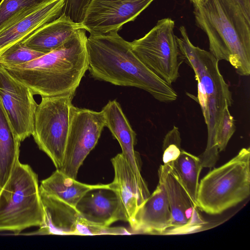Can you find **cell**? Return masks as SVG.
Segmentation results:
<instances>
[{
    "instance_id": "1",
    "label": "cell",
    "mask_w": 250,
    "mask_h": 250,
    "mask_svg": "<svg viewBox=\"0 0 250 250\" xmlns=\"http://www.w3.org/2000/svg\"><path fill=\"white\" fill-rule=\"evenodd\" d=\"M86 49L88 70L95 79L143 89L162 102L177 99L171 85L148 69L133 53L130 42L117 32L90 34Z\"/></svg>"
},
{
    "instance_id": "2",
    "label": "cell",
    "mask_w": 250,
    "mask_h": 250,
    "mask_svg": "<svg viewBox=\"0 0 250 250\" xmlns=\"http://www.w3.org/2000/svg\"><path fill=\"white\" fill-rule=\"evenodd\" d=\"M85 31L79 29L63 45L32 61L18 65H0L34 95L74 96L88 67Z\"/></svg>"
},
{
    "instance_id": "3",
    "label": "cell",
    "mask_w": 250,
    "mask_h": 250,
    "mask_svg": "<svg viewBox=\"0 0 250 250\" xmlns=\"http://www.w3.org/2000/svg\"><path fill=\"white\" fill-rule=\"evenodd\" d=\"M179 30L181 37L176 40L180 58L194 71L198 86L196 100L207 126V146L199 157L203 167L211 168L219 159L216 132L226 104L229 107L232 104V94L220 73L219 61L209 51L193 45L184 26Z\"/></svg>"
},
{
    "instance_id": "4",
    "label": "cell",
    "mask_w": 250,
    "mask_h": 250,
    "mask_svg": "<svg viewBox=\"0 0 250 250\" xmlns=\"http://www.w3.org/2000/svg\"><path fill=\"white\" fill-rule=\"evenodd\" d=\"M193 5L209 52L219 61L229 62L239 75H250V21L231 0H200Z\"/></svg>"
},
{
    "instance_id": "5",
    "label": "cell",
    "mask_w": 250,
    "mask_h": 250,
    "mask_svg": "<svg viewBox=\"0 0 250 250\" xmlns=\"http://www.w3.org/2000/svg\"><path fill=\"white\" fill-rule=\"evenodd\" d=\"M44 219L37 174L19 160L4 186L0 188V231L19 234Z\"/></svg>"
},
{
    "instance_id": "6",
    "label": "cell",
    "mask_w": 250,
    "mask_h": 250,
    "mask_svg": "<svg viewBox=\"0 0 250 250\" xmlns=\"http://www.w3.org/2000/svg\"><path fill=\"white\" fill-rule=\"evenodd\" d=\"M250 194V148H243L222 166L214 168L199 183L197 208L211 215L221 214Z\"/></svg>"
},
{
    "instance_id": "7",
    "label": "cell",
    "mask_w": 250,
    "mask_h": 250,
    "mask_svg": "<svg viewBox=\"0 0 250 250\" xmlns=\"http://www.w3.org/2000/svg\"><path fill=\"white\" fill-rule=\"evenodd\" d=\"M74 96L42 97L37 106L32 135L39 149L51 159L56 169L62 166Z\"/></svg>"
},
{
    "instance_id": "8",
    "label": "cell",
    "mask_w": 250,
    "mask_h": 250,
    "mask_svg": "<svg viewBox=\"0 0 250 250\" xmlns=\"http://www.w3.org/2000/svg\"><path fill=\"white\" fill-rule=\"evenodd\" d=\"M174 26L171 19H162L144 37L130 42L132 51L140 60L169 85L179 77L183 62Z\"/></svg>"
},
{
    "instance_id": "9",
    "label": "cell",
    "mask_w": 250,
    "mask_h": 250,
    "mask_svg": "<svg viewBox=\"0 0 250 250\" xmlns=\"http://www.w3.org/2000/svg\"><path fill=\"white\" fill-rule=\"evenodd\" d=\"M105 127L103 112L71 106L63 162L59 169L76 179L78 170Z\"/></svg>"
},
{
    "instance_id": "10",
    "label": "cell",
    "mask_w": 250,
    "mask_h": 250,
    "mask_svg": "<svg viewBox=\"0 0 250 250\" xmlns=\"http://www.w3.org/2000/svg\"><path fill=\"white\" fill-rule=\"evenodd\" d=\"M43 208V225L34 235H125L124 227H110L92 224L84 219L75 207L59 198L40 191Z\"/></svg>"
},
{
    "instance_id": "11",
    "label": "cell",
    "mask_w": 250,
    "mask_h": 250,
    "mask_svg": "<svg viewBox=\"0 0 250 250\" xmlns=\"http://www.w3.org/2000/svg\"><path fill=\"white\" fill-rule=\"evenodd\" d=\"M30 89L18 81L0 65V101L21 142L32 135L38 104Z\"/></svg>"
},
{
    "instance_id": "12",
    "label": "cell",
    "mask_w": 250,
    "mask_h": 250,
    "mask_svg": "<svg viewBox=\"0 0 250 250\" xmlns=\"http://www.w3.org/2000/svg\"><path fill=\"white\" fill-rule=\"evenodd\" d=\"M154 0H91L81 22L90 34L120 30L133 21Z\"/></svg>"
},
{
    "instance_id": "13",
    "label": "cell",
    "mask_w": 250,
    "mask_h": 250,
    "mask_svg": "<svg viewBox=\"0 0 250 250\" xmlns=\"http://www.w3.org/2000/svg\"><path fill=\"white\" fill-rule=\"evenodd\" d=\"M159 168L163 174L172 216L171 227L167 234L186 233L200 229L205 222L173 170L171 163L162 165Z\"/></svg>"
},
{
    "instance_id": "14",
    "label": "cell",
    "mask_w": 250,
    "mask_h": 250,
    "mask_svg": "<svg viewBox=\"0 0 250 250\" xmlns=\"http://www.w3.org/2000/svg\"><path fill=\"white\" fill-rule=\"evenodd\" d=\"M159 182L153 191L138 207L130 218L132 234H167L172 225V216L161 170Z\"/></svg>"
},
{
    "instance_id": "15",
    "label": "cell",
    "mask_w": 250,
    "mask_h": 250,
    "mask_svg": "<svg viewBox=\"0 0 250 250\" xmlns=\"http://www.w3.org/2000/svg\"><path fill=\"white\" fill-rule=\"evenodd\" d=\"M102 110L105 127H108L113 136L118 141L122 153L130 166L140 189L148 197L150 193L141 173V158L138 152L134 149L136 143V133L116 100L109 101Z\"/></svg>"
},
{
    "instance_id": "16",
    "label": "cell",
    "mask_w": 250,
    "mask_h": 250,
    "mask_svg": "<svg viewBox=\"0 0 250 250\" xmlns=\"http://www.w3.org/2000/svg\"><path fill=\"white\" fill-rule=\"evenodd\" d=\"M76 208L89 223L108 227L117 221H124L120 202L109 184L87 191L77 204Z\"/></svg>"
},
{
    "instance_id": "17",
    "label": "cell",
    "mask_w": 250,
    "mask_h": 250,
    "mask_svg": "<svg viewBox=\"0 0 250 250\" xmlns=\"http://www.w3.org/2000/svg\"><path fill=\"white\" fill-rule=\"evenodd\" d=\"M64 0H52L0 30V54L62 14Z\"/></svg>"
},
{
    "instance_id": "18",
    "label": "cell",
    "mask_w": 250,
    "mask_h": 250,
    "mask_svg": "<svg viewBox=\"0 0 250 250\" xmlns=\"http://www.w3.org/2000/svg\"><path fill=\"white\" fill-rule=\"evenodd\" d=\"M111 162L114 177L109 186L119 199L124 221L128 222L147 197L140 189L130 166L122 153L112 158Z\"/></svg>"
},
{
    "instance_id": "19",
    "label": "cell",
    "mask_w": 250,
    "mask_h": 250,
    "mask_svg": "<svg viewBox=\"0 0 250 250\" xmlns=\"http://www.w3.org/2000/svg\"><path fill=\"white\" fill-rule=\"evenodd\" d=\"M81 28H83L81 23L76 22L62 14L37 29L21 43L32 49L46 54L63 45Z\"/></svg>"
},
{
    "instance_id": "20",
    "label": "cell",
    "mask_w": 250,
    "mask_h": 250,
    "mask_svg": "<svg viewBox=\"0 0 250 250\" xmlns=\"http://www.w3.org/2000/svg\"><path fill=\"white\" fill-rule=\"evenodd\" d=\"M102 185L82 183L56 169L49 177L41 181L39 188L40 191L54 196L75 207L87 191Z\"/></svg>"
},
{
    "instance_id": "21",
    "label": "cell",
    "mask_w": 250,
    "mask_h": 250,
    "mask_svg": "<svg viewBox=\"0 0 250 250\" xmlns=\"http://www.w3.org/2000/svg\"><path fill=\"white\" fill-rule=\"evenodd\" d=\"M21 142L0 101V188L6 184L19 160Z\"/></svg>"
},
{
    "instance_id": "22",
    "label": "cell",
    "mask_w": 250,
    "mask_h": 250,
    "mask_svg": "<svg viewBox=\"0 0 250 250\" xmlns=\"http://www.w3.org/2000/svg\"><path fill=\"white\" fill-rule=\"evenodd\" d=\"M172 167L194 205L197 207L199 178L203 168L200 159L184 150L172 162Z\"/></svg>"
},
{
    "instance_id": "23",
    "label": "cell",
    "mask_w": 250,
    "mask_h": 250,
    "mask_svg": "<svg viewBox=\"0 0 250 250\" xmlns=\"http://www.w3.org/2000/svg\"><path fill=\"white\" fill-rule=\"evenodd\" d=\"M52 0H1L0 30L12 22Z\"/></svg>"
},
{
    "instance_id": "24",
    "label": "cell",
    "mask_w": 250,
    "mask_h": 250,
    "mask_svg": "<svg viewBox=\"0 0 250 250\" xmlns=\"http://www.w3.org/2000/svg\"><path fill=\"white\" fill-rule=\"evenodd\" d=\"M19 42L0 54V65L14 66L32 61L44 55Z\"/></svg>"
},
{
    "instance_id": "25",
    "label": "cell",
    "mask_w": 250,
    "mask_h": 250,
    "mask_svg": "<svg viewBox=\"0 0 250 250\" xmlns=\"http://www.w3.org/2000/svg\"><path fill=\"white\" fill-rule=\"evenodd\" d=\"M235 129L234 120L229 112L228 105L226 104L216 135V144L219 152L225 149Z\"/></svg>"
},
{
    "instance_id": "26",
    "label": "cell",
    "mask_w": 250,
    "mask_h": 250,
    "mask_svg": "<svg viewBox=\"0 0 250 250\" xmlns=\"http://www.w3.org/2000/svg\"><path fill=\"white\" fill-rule=\"evenodd\" d=\"M181 138L177 127L174 126L165 135L163 143V161L164 164L173 162L180 155Z\"/></svg>"
},
{
    "instance_id": "27",
    "label": "cell",
    "mask_w": 250,
    "mask_h": 250,
    "mask_svg": "<svg viewBox=\"0 0 250 250\" xmlns=\"http://www.w3.org/2000/svg\"><path fill=\"white\" fill-rule=\"evenodd\" d=\"M241 11L246 18L250 21V0H231Z\"/></svg>"
},
{
    "instance_id": "28",
    "label": "cell",
    "mask_w": 250,
    "mask_h": 250,
    "mask_svg": "<svg viewBox=\"0 0 250 250\" xmlns=\"http://www.w3.org/2000/svg\"><path fill=\"white\" fill-rule=\"evenodd\" d=\"M71 3L82 7L86 6L91 0H67Z\"/></svg>"
},
{
    "instance_id": "29",
    "label": "cell",
    "mask_w": 250,
    "mask_h": 250,
    "mask_svg": "<svg viewBox=\"0 0 250 250\" xmlns=\"http://www.w3.org/2000/svg\"><path fill=\"white\" fill-rule=\"evenodd\" d=\"M200 0H190V1L192 2V3L198 2Z\"/></svg>"
}]
</instances>
